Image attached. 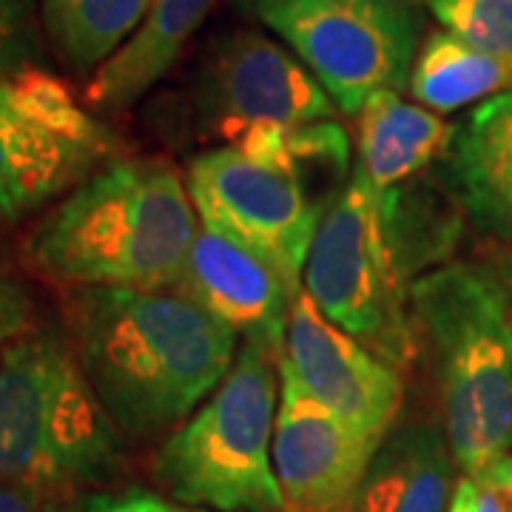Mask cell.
<instances>
[{"label": "cell", "instance_id": "obj_3", "mask_svg": "<svg viewBox=\"0 0 512 512\" xmlns=\"http://www.w3.org/2000/svg\"><path fill=\"white\" fill-rule=\"evenodd\" d=\"M416 348L439 384L441 430L476 476L512 447V296L493 268L447 262L410 288Z\"/></svg>", "mask_w": 512, "mask_h": 512}, {"label": "cell", "instance_id": "obj_2", "mask_svg": "<svg viewBox=\"0 0 512 512\" xmlns=\"http://www.w3.org/2000/svg\"><path fill=\"white\" fill-rule=\"evenodd\" d=\"M200 214L165 160L117 157L37 222L26 256L74 288L174 291Z\"/></svg>", "mask_w": 512, "mask_h": 512}, {"label": "cell", "instance_id": "obj_21", "mask_svg": "<svg viewBox=\"0 0 512 512\" xmlns=\"http://www.w3.org/2000/svg\"><path fill=\"white\" fill-rule=\"evenodd\" d=\"M234 148L256 163L291 171L305 183L311 171H330L336 180H342L350 163V140L336 120L259 123L248 128Z\"/></svg>", "mask_w": 512, "mask_h": 512}, {"label": "cell", "instance_id": "obj_5", "mask_svg": "<svg viewBox=\"0 0 512 512\" xmlns=\"http://www.w3.org/2000/svg\"><path fill=\"white\" fill-rule=\"evenodd\" d=\"M279 359L242 345L220 387L163 441L154 481L211 512H285L274 470Z\"/></svg>", "mask_w": 512, "mask_h": 512}, {"label": "cell", "instance_id": "obj_15", "mask_svg": "<svg viewBox=\"0 0 512 512\" xmlns=\"http://www.w3.org/2000/svg\"><path fill=\"white\" fill-rule=\"evenodd\" d=\"M453 453L439 424L393 427L345 512H450Z\"/></svg>", "mask_w": 512, "mask_h": 512}, {"label": "cell", "instance_id": "obj_25", "mask_svg": "<svg viewBox=\"0 0 512 512\" xmlns=\"http://www.w3.org/2000/svg\"><path fill=\"white\" fill-rule=\"evenodd\" d=\"M77 512H211L200 510V507H188L180 504L174 498L151 493V490H140L131 487L123 493H97L83 498L80 510Z\"/></svg>", "mask_w": 512, "mask_h": 512}, {"label": "cell", "instance_id": "obj_16", "mask_svg": "<svg viewBox=\"0 0 512 512\" xmlns=\"http://www.w3.org/2000/svg\"><path fill=\"white\" fill-rule=\"evenodd\" d=\"M359 120V154L353 174L376 194L419 180L433 163H441L453 128L436 111L407 103L399 92L370 97Z\"/></svg>", "mask_w": 512, "mask_h": 512}, {"label": "cell", "instance_id": "obj_24", "mask_svg": "<svg viewBox=\"0 0 512 512\" xmlns=\"http://www.w3.org/2000/svg\"><path fill=\"white\" fill-rule=\"evenodd\" d=\"M35 328V302L26 282L0 262V362Z\"/></svg>", "mask_w": 512, "mask_h": 512}, {"label": "cell", "instance_id": "obj_23", "mask_svg": "<svg viewBox=\"0 0 512 512\" xmlns=\"http://www.w3.org/2000/svg\"><path fill=\"white\" fill-rule=\"evenodd\" d=\"M43 43L29 0H0V77L40 66Z\"/></svg>", "mask_w": 512, "mask_h": 512}, {"label": "cell", "instance_id": "obj_8", "mask_svg": "<svg viewBox=\"0 0 512 512\" xmlns=\"http://www.w3.org/2000/svg\"><path fill=\"white\" fill-rule=\"evenodd\" d=\"M120 157V137L43 66L0 77V220L55 205Z\"/></svg>", "mask_w": 512, "mask_h": 512}, {"label": "cell", "instance_id": "obj_11", "mask_svg": "<svg viewBox=\"0 0 512 512\" xmlns=\"http://www.w3.org/2000/svg\"><path fill=\"white\" fill-rule=\"evenodd\" d=\"M279 362L336 419L382 444L404 402L402 370L339 330L302 291L293 299Z\"/></svg>", "mask_w": 512, "mask_h": 512}, {"label": "cell", "instance_id": "obj_20", "mask_svg": "<svg viewBox=\"0 0 512 512\" xmlns=\"http://www.w3.org/2000/svg\"><path fill=\"white\" fill-rule=\"evenodd\" d=\"M37 6L60 60L77 74H97L140 29L151 0H37Z\"/></svg>", "mask_w": 512, "mask_h": 512}, {"label": "cell", "instance_id": "obj_28", "mask_svg": "<svg viewBox=\"0 0 512 512\" xmlns=\"http://www.w3.org/2000/svg\"><path fill=\"white\" fill-rule=\"evenodd\" d=\"M450 512H476L473 510V487L467 478H461L453 490V501H450Z\"/></svg>", "mask_w": 512, "mask_h": 512}, {"label": "cell", "instance_id": "obj_1", "mask_svg": "<svg viewBox=\"0 0 512 512\" xmlns=\"http://www.w3.org/2000/svg\"><path fill=\"white\" fill-rule=\"evenodd\" d=\"M69 339L120 433L151 439L188 421L237 362V333L180 291L74 288Z\"/></svg>", "mask_w": 512, "mask_h": 512}, {"label": "cell", "instance_id": "obj_10", "mask_svg": "<svg viewBox=\"0 0 512 512\" xmlns=\"http://www.w3.org/2000/svg\"><path fill=\"white\" fill-rule=\"evenodd\" d=\"M194 94L202 120L231 146L259 123H322L339 114L308 66L256 29L211 43Z\"/></svg>", "mask_w": 512, "mask_h": 512}, {"label": "cell", "instance_id": "obj_4", "mask_svg": "<svg viewBox=\"0 0 512 512\" xmlns=\"http://www.w3.org/2000/svg\"><path fill=\"white\" fill-rule=\"evenodd\" d=\"M120 467V430L77 362L69 333L35 325L0 362V484L52 501L109 484Z\"/></svg>", "mask_w": 512, "mask_h": 512}, {"label": "cell", "instance_id": "obj_26", "mask_svg": "<svg viewBox=\"0 0 512 512\" xmlns=\"http://www.w3.org/2000/svg\"><path fill=\"white\" fill-rule=\"evenodd\" d=\"M467 481L473 487V510L512 512V456H501Z\"/></svg>", "mask_w": 512, "mask_h": 512}, {"label": "cell", "instance_id": "obj_29", "mask_svg": "<svg viewBox=\"0 0 512 512\" xmlns=\"http://www.w3.org/2000/svg\"><path fill=\"white\" fill-rule=\"evenodd\" d=\"M495 274H498V279L507 285V291H510L512 296V251H507V254H501L498 259H495V265H490Z\"/></svg>", "mask_w": 512, "mask_h": 512}, {"label": "cell", "instance_id": "obj_17", "mask_svg": "<svg viewBox=\"0 0 512 512\" xmlns=\"http://www.w3.org/2000/svg\"><path fill=\"white\" fill-rule=\"evenodd\" d=\"M214 6L217 0H151L134 37L92 77L86 103L97 114L131 109L174 69Z\"/></svg>", "mask_w": 512, "mask_h": 512}, {"label": "cell", "instance_id": "obj_18", "mask_svg": "<svg viewBox=\"0 0 512 512\" xmlns=\"http://www.w3.org/2000/svg\"><path fill=\"white\" fill-rule=\"evenodd\" d=\"M379 214L387 248L407 288L441 268L461 239L464 214L453 194L447 191V197H441L433 185L421 180L379 194Z\"/></svg>", "mask_w": 512, "mask_h": 512}, {"label": "cell", "instance_id": "obj_13", "mask_svg": "<svg viewBox=\"0 0 512 512\" xmlns=\"http://www.w3.org/2000/svg\"><path fill=\"white\" fill-rule=\"evenodd\" d=\"M174 291L194 299L220 319L245 345L274 353L285 350L293 296L276 271L259 256L200 220Z\"/></svg>", "mask_w": 512, "mask_h": 512}, {"label": "cell", "instance_id": "obj_14", "mask_svg": "<svg viewBox=\"0 0 512 512\" xmlns=\"http://www.w3.org/2000/svg\"><path fill=\"white\" fill-rule=\"evenodd\" d=\"M441 180L481 234L512 248V92L484 100L453 128Z\"/></svg>", "mask_w": 512, "mask_h": 512}, {"label": "cell", "instance_id": "obj_12", "mask_svg": "<svg viewBox=\"0 0 512 512\" xmlns=\"http://www.w3.org/2000/svg\"><path fill=\"white\" fill-rule=\"evenodd\" d=\"M379 444L308 396L279 362L274 470L285 512H345Z\"/></svg>", "mask_w": 512, "mask_h": 512}, {"label": "cell", "instance_id": "obj_7", "mask_svg": "<svg viewBox=\"0 0 512 512\" xmlns=\"http://www.w3.org/2000/svg\"><path fill=\"white\" fill-rule=\"evenodd\" d=\"M302 291L313 305L396 370L413 362L410 288L387 248L379 194L350 174L316 228Z\"/></svg>", "mask_w": 512, "mask_h": 512}, {"label": "cell", "instance_id": "obj_22", "mask_svg": "<svg viewBox=\"0 0 512 512\" xmlns=\"http://www.w3.org/2000/svg\"><path fill=\"white\" fill-rule=\"evenodd\" d=\"M444 32L512 63V0H424Z\"/></svg>", "mask_w": 512, "mask_h": 512}, {"label": "cell", "instance_id": "obj_27", "mask_svg": "<svg viewBox=\"0 0 512 512\" xmlns=\"http://www.w3.org/2000/svg\"><path fill=\"white\" fill-rule=\"evenodd\" d=\"M0 512H49V501L32 490L0 484Z\"/></svg>", "mask_w": 512, "mask_h": 512}, {"label": "cell", "instance_id": "obj_9", "mask_svg": "<svg viewBox=\"0 0 512 512\" xmlns=\"http://www.w3.org/2000/svg\"><path fill=\"white\" fill-rule=\"evenodd\" d=\"M185 185L202 222L268 262L293 299L302 293L322 222V205L305 180L228 146L194 157Z\"/></svg>", "mask_w": 512, "mask_h": 512}, {"label": "cell", "instance_id": "obj_6", "mask_svg": "<svg viewBox=\"0 0 512 512\" xmlns=\"http://www.w3.org/2000/svg\"><path fill=\"white\" fill-rule=\"evenodd\" d=\"M299 57L336 109L407 92L424 35V0H234Z\"/></svg>", "mask_w": 512, "mask_h": 512}, {"label": "cell", "instance_id": "obj_19", "mask_svg": "<svg viewBox=\"0 0 512 512\" xmlns=\"http://www.w3.org/2000/svg\"><path fill=\"white\" fill-rule=\"evenodd\" d=\"M407 92L424 109L447 114L512 92V63L478 52L441 29L421 40Z\"/></svg>", "mask_w": 512, "mask_h": 512}]
</instances>
